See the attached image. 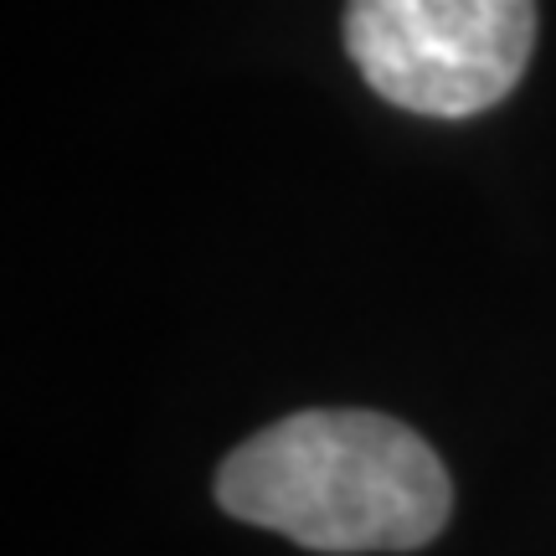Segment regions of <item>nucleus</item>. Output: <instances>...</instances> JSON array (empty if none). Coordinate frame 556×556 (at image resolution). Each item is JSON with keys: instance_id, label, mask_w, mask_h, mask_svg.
<instances>
[{"instance_id": "obj_1", "label": "nucleus", "mask_w": 556, "mask_h": 556, "mask_svg": "<svg viewBox=\"0 0 556 556\" xmlns=\"http://www.w3.org/2000/svg\"><path fill=\"white\" fill-rule=\"evenodd\" d=\"M217 500L309 552H417L448 526L454 484L407 422L319 407L232 448Z\"/></svg>"}, {"instance_id": "obj_2", "label": "nucleus", "mask_w": 556, "mask_h": 556, "mask_svg": "<svg viewBox=\"0 0 556 556\" xmlns=\"http://www.w3.org/2000/svg\"><path fill=\"white\" fill-rule=\"evenodd\" d=\"M536 0H345V52L371 93L428 119H464L520 83Z\"/></svg>"}]
</instances>
